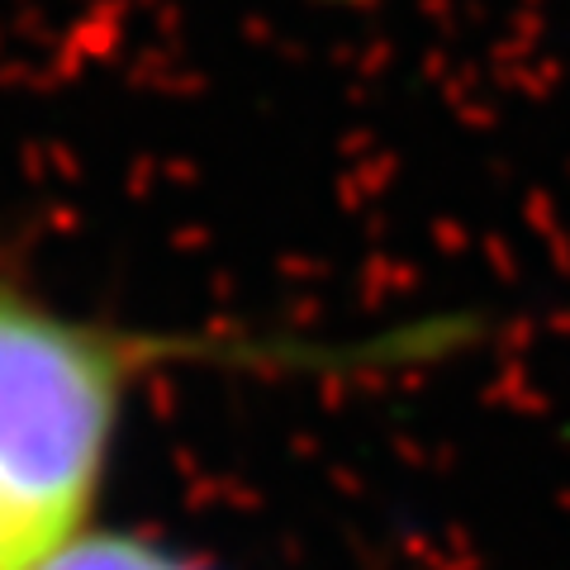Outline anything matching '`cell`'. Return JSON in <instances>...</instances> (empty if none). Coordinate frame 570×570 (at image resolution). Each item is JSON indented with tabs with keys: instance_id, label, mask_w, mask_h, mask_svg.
I'll return each instance as SVG.
<instances>
[{
	"instance_id": "1",
	"label": "cell",
	"mask_w": 570,
	"mask_h": 570,
	"mask_svg": "<svg viewBox=\"0 0 570 570\" xmlns=\"http://www.w3.org/2000/svg\"><path fill=\"white\" fill-rule=\"evenodd\" d=\"M148 343L0 281V532L39 566L91 528Z\"/></svg>"
},
{
	"instance_id": "2",
	"label": "cell",
	"mask_w": 570,
	"mask_h": 570,
	"mask_svg": "<svg viewBox=\"0 0 570 570\" xmlns=\"http://www.w3.org/2000/svg\"><path fill=\"white\" fill-rule=\"evenodd\" d=\"M33 570H209V566L157 538H142V532L86 528L58 551H48Z\"/></svg>"
},
{
	"instance_id": "3",
	"label": "cell",
	"mask_w": 570,
	"mask_h": 570,
	"mask_svg": "<svg viewBox=\"0 0 570 570\" xmlns=\"http://www.w3.org/2000/svg\"><path fill=\"white\" fill-rule=\"evenodd\" d=\"M0 570H33L20 551H14V542L6 538V532H0Z\"/></svg>"
}]
</instances>
